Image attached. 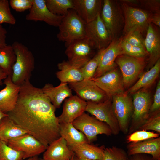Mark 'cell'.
Listing matches in <instances>:
<instances>
[{
    "label": "cell",
    "instance_id": "277c9868",
    "mask_svg": "<svg viewBox=\"0 0 160 160\" xmlns=\"http://www.w3.org/2000/svg\"><path fill=\"white\" fill-rule=\"evenodd\" d=\"M100 16L113 40L119 38L123 32L125 22L120 2L116 0H103Z\"/></svg>",
    "mask_w": 160,
    "mask_h": 160
},
{
    "label": "cell",
    "instance_id": "5b68a950",
    "mask_svg": "<svg viewBox=\"0 0 160 160\" xmlns=\"http://www.w3.org/2000/svg\"><path fill=\"white\" fill-rule=\"evenodd\" d=\"M120 3L125 21L123 31V36L134 31H139L143 34L146 33L151 23V19L153 13L140 8Z\"/></svg>",
    "mask_w": 160,
    "mask_h": 160
},
{
    "label": "cell",
    "instance_id": "83f0119b",
    "mask_svg": "<svg viewBox=\"0 0 160 160\" xmlns=\"http://www.w3.org/2000/svg\"><path fill=\"white\" fill-rule=\"evenodd\" d=\"M60 134L69 147L82 143H88L84 135L77 129L72 123L60 124Z\"/></svg>",
    "mask_w": 160,
    "mask_h": 160
},
{
    "label": "cell",
    "instance_id": "f5cc1de1",
    "mask_svg": "<svg viewBox=\"0 0 160 160\" xmlns=\"http://www.w3.org/2000/svg\"><path fill=\"white\" fill-rule=\"evenodd\" d=\"M41 160H44V159H42Z\"/></svg>",
    "mask_w": 160,
    "mask_h": 160
},
{
    "label": "cell",
    "instance_id": "9c48e42d",
    "mask_svg": "<svg viewBox=\"0 0 160 160\" xmlns=\"http://www.w3.org/2000/svg\"><path fill=\"white\" fill-rule=\"evenodd\" d=\"M112 107L120 131L128 133L133 111L132 100L126 92L114 96L112 99Z\"/></svg>",
    "mask_w": 160,
    "mask_h": 160
},
{
    "label": "cell",
    "instance_id": "ffe728a7",
    "mask_svg": "<svg viewBox=\"0 0 160 160\" xmlns=\"http://www.w3.org/2000/svg\"><path fill=\"white\" fill-rule=\"evenodd\" d=\"M5 88L0 91V110L7 113L15 108L20 91V86L14 84L10 76L4 79Z\"/></svg>",
    "mask_w": 160,
    "mask_h": 160
},
{
    "label": "cell",
    "instance_id": "f35d334b",
    "mask_svg": "<svg viewBox=\"0 0 160 160\" xmlns=\"http://www.w3.org/2000/svg\"><path fill=\"white\" fill-rule=\"evenodd\" d=\"M122 37L123 40L132 46L145 49V39L143 34L139 31L132 32Z\"/></svg>",
    "mask_w": 160,
    "mask_h": 160
},
{
    "label": "cell",
    "instance_id": "ab89813d",
    "mask_svg": "<svg viewBox=\"0 0 160 160\" xmlns=\"http://www.w3.org/2000/svg\"><path fill=\"white\" fill-rule=\"evenodd\" d=\"M33 0H10V6L18 12H23L30 9L32 7Z\"/></svg>",
    "mask_w": 160,
    "mask_h": 160
},
{
    "label": "cell",
    "instance_id": "60d3db41",
    "mask_svg": "<svg viewBox=\"0 0 160 160\" xmlns=\"http://www.w3.org/2000/svg\"><path fill=\"white\" fill-rule=\"evenodd\" d=\"M140 5L143 9L153 14L160 13V1L159 0H139Z\"/></svg>",
    "mask_w": 160,
    "mask_h": 160
},
{
    "label": "cell",
    "instance_id": "b9f144b4",
    "mask_svg": "<svg viewBox=\"0 0 160 160\" xmlns=\"http://www.w3.org/2000/svg\"><path fill=\"white\" fill-rule=\"evenodd\" d=\"M160 81L156 86L154 96V100L151 106L150 114L160 110Z\"/></svg>",
    "mask_w": 160,
    "mask_h": 160
},
{
    "label": "cell",
    "instance_id": "ee69618b",
    "mask_svg": "<svg viewBox=\"0 0 160 160\" xmlns=\"http://www.w3.org/2000/svg\"><path fill=\"white\" fill-rule=\"evenodd\" d=\"M131 156L129 160H157L151 156L145 154H137Z\"/></svg>",
    "mask_w": 160,
    "mask_h": 160
},
{
    "label": "cell",
    "instance_id": "e575fe53",
    "mask_svg": "<svg viewBox=\"0 0 160 160\" xmlns=\"http://www.w3.org/2000/svg\"><path fill=\"white\" fill-rule=\"evenodd\" d=\"M138 130L154 131L160 134V110L150 113L148 118Z\"/></svg>",
    "mask_w": 160,
    "mask_h": 160
},
{
    "label": "cell",
    "instance_id": "7c38bea8",
    "mask_svg": "<svg viewBox=\"0 0 160 160\" xmlns=\"http://www.w3.org/2000/svg\"><path fill=\"white\" fill-rule=\"evenodd\" d=\"M87 103L85 111L99 121L107 124L110 127L112 134L116 135L119 134L120 131L113 111L112 99L108 98L99 103L90 101L87 102Z\"/></svg>",
    "mask_w": 160,
    "mask_h": 160
},
{
    "label": "cell",
    "instance_id": "2e32d148",
    "mask_svg": "<svg viewBox=\"0 0 160 160\" xmlns=\"http://www.w3.org/2000/svg\"><path fill=\"white\" fill-rule=\"evenodd\" d=\"M121 37L113 40L103 50L98 66L93 78H97L116 68L115 60L123 54L120 46Z\"/></svg>",
    "mask_w": 160,
    "mask_h": 160
},
{
    "label": "cell",
    "instance_id": "3957f363",
    "mask_svg": "<svg viewBox=\"0 0 160 160\" xmlns=\"http://www.w3.org/2000/svg\"><path fill=\"white\" fill-rule=\"evenodd\" d=\"M86 24L73 9H70L58 27L57 37L67 47L76 40L85 38Z\"/></svg>",
    "mask_w": 160,
    "mask_h": 160
},
{
    "label": "cell",
    "instance_id": "8fae6325",
    "mask_svg": "<svg viewBox=\"0 0 160 160\" xmlns=\"http://www.w3.org/2000/svg\"><path fill=\"white\" fill-rule=\"evenodd\" d=\"M95 49L99 51L107 47L113 40L99 14L93 21L86 24V37Z\"/></svg>",
    "mask_w": 160,
    "mask_h": 160
},
{
    "label": "cell",
    "instance_id": "f907efd6",
    "mask_svg": "<svg viewBox=\"0 0 160 160\" xmlns=\"http://www.w3.org/2000/svg\"><path fill=\"white\" fill-rule=\"evenodd\" d=\"M27 160H40L38 156H36L28 159Z\"/></svg>",
    "mask_w": 160,
    "mask_h": 160
},
{
    "label": "cell",
    "instance_id": "74e56055",
    "mask_svg": "<svg viewBox=\"0 0 160 160\" xmlns=\"http://www.w3.org/2000/svg\"><path fill=\"white\" fill-rule=\"evenodd\" d=\"M160 134L157 133L145 130H138L127 136L126 140L127 143H136L148 139L159 137Z\"/></svg>",
    "mask_w": 160,
    "mask_h": 160
},
{
    "label": "cell",
    "instance_id": "44dd1931",
    "mask_svg": "<svg viewBox=\"0 0 160 160\" xmlns=\"http://www.w3.org/2000/svg\"><path fill=\"white\" fill-rule=\"evenodd\" d=\"M145 46L148 54V67L151 68L160 59V36L159 31L151 23L144 40Z\"/></svg>",
    "mask_w": 160,
    "mask_h": 160
},
{
    "label": "cell",
    "instance_id": "1f68e13d",
    "mask_svg": "<svg viewBox=\"0 0 160 160\" xmlns=\"http://www.w3.org/2000/svg\"><path fill=\"white\" fill-rule=\"evenodd\" d=\"M104 49L99 50L92 58L81 68L84 80L90 79L93 77L99 65Z\"/></svg>",
    "mask_w": 160,
    "mask_h": 160
},
{
    "label": "cell",
    "instance_id": "d4e9b609",
    "mask_svg": "<svg viewBox=\"0 0 160 160\" xmlns=\"http://www.w3.org/2000/svg\"><path fill=\"white\" fill-rule=\"evenodd\" d=\"M57 67L59 71L56 75L60 82L68 84L84 80L81 69L72 66L68 61H63L58 64Z\"/></svg>",
    "mask_w": 160,
    "mask_h": 160
},
{
    "label": "cell",
    "instance_id": "30bf717a",
    "mask_svg": "<svg viewBox=\"0 0 160 160\" xmlns=\"http://www.w3.org/2000/svg\"><path fill=\"white\" fill-rule=\"evenodd\" d=\"M65 53L72 66L81 68L95 55L94 48L86 38L76 40L67 47Z\"/></svg>",
    "mask_w": 160,
    "mask_h": 160
},
{
    "label": "cell",
    "instance_id": "816d5d0a",
    "mask_svg": "<svg viewBox=\"0 0 160 160\" xmlns=\"http://www.w3.org/2000/svg\"><path fill=\"white\" fill-rule=\"evenodd\" d=\"M74 155H75V154H74L73 155V156L69 160H74Z\"/></svg>",
    "mask_w": 160,
    "mask_h": 160
},
{
    "label": "cell",
    "instance_id": "836d02e7",
    "mask_svg": "<svg viewBox=\"0 0 160 160\" xmlns=\"http://www.w3.org/2000/svg\"><path fill=\"white\" fill-rule=\"evenodd\" d=\"M120 46L123 54L144 59L148 56L145 49L132 46L123 40L122 37Z\"/></svg>",
    "mask_w": 160,
    "mask_h": 160
},
{
    "label": "cell",
    "instance_id": "4fadbf2b",
    "mask_svg": "<svg viewBox=\"0 0 160 160\" xmlns=\"http://www.w3.org/2000/svg\"><path fill=\"white\" fill-rule=\"evenodd\" d=\"M112 99L115 95L124 92L122 76L116 68L97 77L90 79Z\"/></svg>",
    "mask_w": 160,
    "mask_h": 160
},
{
    "label": "cell",
    "instance_id": "4316f807",
    "mask_svg": "<svg viewBox=\"0 0 160 160\" xmlns=\"http://www.w3.org/2000/svg\"><path fill=\"white\" fill-rule=\"evenodd\" d=\"M28 133L16 124L8 115L3 118L0 121L1 140L6 144L10 140Z\"/></svg>",
    "mask_w": 160,
    "mask_h": 160
},
{
    "label": "cell",
    "instance_id": "6da1fadb",
    "mask_svg": "<svg viewBox=\"0 0 160 160\" xmlns=\"http://www.w3.org/2000/svg\"><path fill=\"white\" fill-rule=\"evenodd\" d=\"M20 87L15 106L7 114L16 124L47 148L60 137L56 109L41 89L33 86L30 80Z\"/></svg>",
    "mask_w": 160,
    "mask_h": 160
},
{
    "label": "cell",
    "instance_id": "d6a6232c",
    "mask_svg": "<svg viewBox=\"0 0 160 160\" xmlns=\"http://www.w3.org/2000/svg\"><path fill=\"white\" fill-rule=\"evenodd\" d=\"M24 153L9 146L4 142L0 141V160H24Z\"/></svg>",
    "mask_w": 160,
    "mask_h": 160
},
{
    "label": "cell",
    "instance_id": "8d00e7d4",
    "mask_svg": "<svg viewBox=\"0 0 160 160\" xmlns=\"http://www.w3.org/2000/svg\"><path fill=\"white\" fill-rule=\"evenodd\" d=\"M9 1L0 0V25L7 23L14 25L16 20L11 11Z\"/></svg>",
    "mask_w": 160,
    "mask_h": 160
},
{
    "label": "cell",
    "instance_id": "ac0fdd59",
    "mask_svg": "<svg viewBox=\"0 0 160 160\" xmlns=\"http://www.w3.org/2000/svg\"><path fill=\"white\" fill-rule=\"evenodd\" d=\"M87 104V102L77 95H73L65 99L62 113L58 117L60 124L72 123L84 112Z\"/></svg>",
    "mask_w": 160,
    "mask_h": 160
},
{
    "label": "cell",
    "instance_id": "f546056e",
    "mask_svg": "<svg viewBox=\"0 0 160 160\" xmlns=\"http://www.w3.org/2000/svg\"><path fill=\"white\" fill-rule=\"evenodd\" d=\"M16 60V55L12 45L0 48V68L11 77L12 68Z\"/></svg>",
    "mask_w": 160,
    "mask_h": 160
},
{
    "label": "cell",
    "instance_id": "681fc988",
    "mask_svg": "<svg viewBox=\"0 0 160 160\" xmlns=\"http://www.w3.org/2000/svg\"><path fill=\"white\" fill-rule=\"evenodd\" d=\"M74 160H92L84 158L79 157L74 155Z\"/></svg>",
    "mask_w": 160,
    "mask_h": 160
},
{
    "label": "cell",
    "instance_id": "603a6c76",
    "mask_svg": "<svg viewBox=\"0 0 160 160\" xmlns=\"http://www.w3.org/2000/svg\"><path fill=\"white\" fill-rule=\"evenodd\" d=\"M74 154L66 140L60 137L50 144L43 157L44 160H69Z\"/></svg>",
    "mask_w": 160,
    "mask_h": 160
},
{
    "label": "cell",
    "instance_id": "bcb514c9",
    "mask_svg": "<svg viewBox=\"0 0 160 160\" xmlns=\"http://www.w3.org/2000/svg\"><path fill=\"white\" fill-rule=\"evenodd\" d=\"M119 1L120 3L125 4L130 6L137 7V6L140 5L139 0H124Z\"/></svg>",
    "mask_w": 160,
    "mask_h": 160
},
{
    "label": "cell",
    "instance_id": "5bb4252c",
    "mask_svg": "<svg viewBox=\"0 0 160 160\" xmlns=\"http://www.w3.org/2000/svg\"><path fill=\"white\" fill-rule=\"evenodd\" d=\"M7 144L15 150L23 152L24 159L38 156L47 148L36 138L28 133L10 140Z\"/></svg>",
    "mask_w": 160,
    "mask_h": 160
},
{
    "label": "cell",
    "instance_id": "52a82bcc",
    "mask_svg": "<svg viewBox=\"0 0 160 160\" xmlns=\"http://www.w3.org/2000/svg\"><path fill=\"white\" fill-rule=\"evenodd\" d=\"M72 123L77 129L84 135L89 143L96 140L99 134L107 136L112 134L110 127L107 124L84 112Z\"/></svg>",
    "mask_w": 160,
    "mask_h": 160
},
{
    "label": "cell",
    "instance_id": "7a4b0ae2",
    "mask_svg": "<svg viewBox=\"0 0 160 160\" xmlns=\"http://www.w3.org/2000/svg\"><path fill=\"white\" fill-rule=\"evenodd\" d=\"M12 46L16 60L12 68L11 79L14 84L20 86L30 80L35 67V58L32 52L22 43L15 41Z\"/></svg>",
    "mask_w": 160,
    "mask_h": 160
},
{
    "label": "cell",
    "instance_id": "c3c4849f",
    "mask_svg": "<svg viewBox=\"0 0 160 160\" xmlns=\"http://www.w3.org/2000/svg\"><path fill=\"white\" fill-rule=\"evenodd\" d=\"M8 115L7 114L3 113L0 110V121L3 118L7 116Z\"/></svg>",
    "mask_w": 160,
    "mask_h": 160
},
{
    "label": "cell",
    "instance_id": "e0dca14e",
    "mask_svg": "<svg viewBox=\"0 0 160 160\" xmlns=\"http://www.w3.org/2000/svg\"><path fill=\"white\" fill-rule=\"evenodd\" d=\"M64 16L51 12L46 5L45 0H33L26 19L29 21H43L49 25L58 27Z\"/></svg>",
    "mask_w": 160,
    "mask_h": 160
},
{
    "label": "cell",
    "instance_id": "f1b7e54d",
    "mask_svg": "<svg viewBox=\"0 0 160 160\" xmlns=\"http://www.w3.org/2000/svg\"><path fill=\"white\" fill-rule=\"evenodd\" d=\"M160 71V59L148 71L144 73L138 81L128 91L134 94L142 88H147L151 85L158 77Z\"/></svg>",
    "mask_w": 160,
    "mask_h": 160
},
{
    "label": "cell",
    "instance_id": "cb8c5ba5",
    "mask_svg": "<svg viewBox=\"0 0 160 160\" xmlns=\"http://www.w3.org/2000/svg\"><path fill=\"white\" fill-rule=\"evenodd\" d=\"M41 89L56 109L60 108L63 101L67 97L73 95L71 89L66 83L60 82L55 87L47 83Z\"/></svg>",
    "mask_w": 160,
    "mask_h": 160
},
{
    "label": "cell",
    "instance_id": "7dc6e473",
    "mask_svg": "<svg viewBox=\"0 0 160 160\" xmlns=\"http://www.w3.org/2000/svg\"><path fill=\"white\" fill-rule=\"evenodd\" d=\"M7 76L6 73L0 68V86L2 85V80L5 79Z\"/></svg>",
    "mask_w": 160,
    "mask_h": 160
},
{
    "label": "cell",
    "instance_id": "9a60e30c",
    "mask_svg": "<svg viewBox=\"0 0 160 160\" xmlns=\"http://www.w3.org/2000/svg\"><path fill=\"white\" fill-rule=\"evenodd\" d=\"M68 84L78 96L86 102L99 103L108 98L106 94L90 79Z\"/></svg>",
    "mask_w": 160,
    "mask_h": 160
},
{
    "label": "cell",
    "instance_id": "ba28073f",
    "mask_svg": "<svg viewBox=\"0 0 160 160\" xmlns=\"http://www.w3.org/2000/svg\"><path fill=\"white\" fill-rule=\"evenodd\" d=\"M121 72L124 88L131 86L137 80L146 65L145 59L123 54L115 60Z\"/></svg>",
    "mask_w": 160,
    "mask_h": 160
},
{
    "label": "cell",
    "instance_id": "db71d44e",
    "mask_svg": "<svg viewBox=\"0 0 160 160\" xmlns=\"http://www.w3.org/2000/svg\"></svg>",
    "mask_w": 160,
    "mask_h": 160
},
{
    "label": "cell",
    "instance_id": "7bdbcfd3",
    "mask_svg": "<svg viewBox=\"0 0 160 160\" xmlns=\"http://www.w3.org/2000/svg\"><path fill=\"white\" fill-rule=\"evenodd\" d=\"M7 33L6 30L0 25V48L7 45L6 41Z\"/></svg>",
    "mask_w": 160,
    "mask_h": 160
},
{
    "label": "cell",
    "instance_id": "8992f818",
    "mask_svg": "<svg viewBox=\"0 0 160 160\" xmlns=\"http://www.w3.org/2000/svg\"><path fill=\"white\" fill-rule=\"evenodd\" d=\"M133 111L128 133L131 134L138 130L150 115L152 104L151 95L146 90H139L134 93Z\"/></svg>",
    "mask_w": 160,
    "mask_h": 160
},
{
    "label": "cell",
    "instance_id": "7402d4cb",
    "mask_svg": "<svg viewBox=\"0 0 160 160\" xmlns=\"http://www.w3.org/2000/svg\"><path fill=\"white\" fill-rule=\"evenodd\" d=\"M127 154L132 156L145 154L160 160V137L148 139L136 143H130L127 146Z\"/></svg>",
    "mask_w": 160,
    "mask_h": 160
},
{
    "label": "cell",
    "instance_id": "d6986e66",
    "mask_svg": "<svg viewBox=\"0 0 160 160\" xmlns=\"http://www.w3.org/2000/svg\"><path fill=\"white\" fill-rule=\"evenodd\" d=\"M73 9L86 23L94 20L100 14L103 1L101 0H73Z\"/></svg>",
    "mask_w": 160,
    "mask_h": 160
},
{
    "label": "cell",
    "instance_id": "484cf974",
    "mask_svg": "<svg viewBox=\"0 0 160 160\" xmlns=\"http://www.w3.org/2000/svg\"><path fill=\"white\" fill-rule=\"evenodd\" d=\"M77 157L92 160H103L104 145L95 146L88 142L82 143L69 147Z\"/></svg>",
    "mask_w": 160,
    "mask_h": 160
},
{
    "label": "cell",
    "instance_id": "d590c367",
    "mask_svg": "<svg viewBox=\"0 0 160 160\" xmlns=\"http://www.w3.org/2000/svg\"><path fill=\"white\" fill-rule=\"evenodd\" d=\"M103 160H129V158L124 150L113 146L105 148Z\"/></svg>",
    "mask_w": 160,
    "mask_h": 160
},
{
    "label": "cell",
    "instance_id": "f6af8a7d",
    "mask_svg": "<svg viewBox=\"0 0 160 160\" xmlns=\"http://www.w3.org/2000/svg\"><path fill=\"white\" fill-rule=\"evenodd\" d=\"M151 23L157 26L160 27V13L153 14L151 19Z\"/></svg>",
    "mask_w": 160,
    "mask_h": 160
},
{
    "label": "cell",
    "instance_id": "4dcf8cb0",
    "mask_svg": "<svg viewBox=\"0 0 160 160\" xmlns=\"http://www.w3.org/2000/svg\"><path fill=\"white\" fill-rule=\"evenodd\" d=\"M46 5L53 14L65 16L69 10L73 9V0H45Z\"/></svg>",
    "mask_w": 160,
    "mask_h": 160
}]
</instances>
